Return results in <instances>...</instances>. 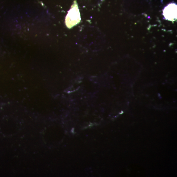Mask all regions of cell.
Returning <instances> with one entry per match:
<instances>
[{"label":"cell","instance_id":"1","mask_svg":"<svg viewBox=\"0 0 177 177\" xmlns=\"http://www.w3.org/2000/svg\"><path fill=\"white\" fill-rule=\"evenodd\" d=\"M81 21V16L78 5L75 1L66 17L65 24L68 28L70 29L79 24Z\"/></svg>","mask_w":177,"mask_h":177},{"label":"cell","instance_id":"2","mask_svg":"<svg viewBox=\"0 0 177 177\" xmlns=\"http://www.w3.org/2000/svg\"><path fill=\"white\" fill-rule=\"evenodd\" d=\"M177 5L175 3L168 5L164 9L163 15L166 19L172 22L177 19Z\"/></svg>","mask_w":177,"mask_h":177}]
</instances>
